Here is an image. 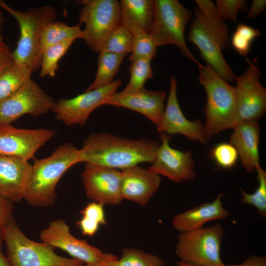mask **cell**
I'll return each instance as SVG.
<instances>
[{
	"label": "cell",
	"instance_id": "cell-24",
	"mask_svg": "<svg viewBox=\"0 0 266 266\" xmlns=\"http://www.w3.org/2000/svg\"><path fill=\"white\" fill-rule=\"evenodd\" d=\"M33 73L27 66L14 61L0 73V101L17 92Z\"/></svg>",
	"mask_w": 266,
	"mask_h": 266
},
{
	"label": "cell",
	"instance_id": "cell-19",
	"mask_svg": "<svg viewBox=\"0 0 266 266\" xmlns=\"http://www.w3.org/2000/svg\"><path fill=\"white\" fill-rule=\"evenodd\" d=\"M120 190L123 199L146 205L158 191L161 177L137 166L121 170Z\"/></svg>",
	"mask_w": 266,
	"mask_h": 266
},
{
	"label": "cell",
	"instance_id": "cell-9",
	"mask_svg": "<svg viewBox=\"0 0 266 266\" xmlns=\"http://www.w3.org/2000/svg\"><path fill=\"white\" fill-rule=\"evenodd\" d=\"M39 237L42 242L65 251L84 264L99 265L118 259L115 255L103 252L86 240L75 237L62 219L51 221L40 232Z\"/></svg>",
	"mask_w": 266,
	"mask_h": 266
},
{
	"label": "cell",
	"instance_id": "cell-44",
	"mask_svg": "<svg viewBox=\"0 0 266 266\" xmlns=\"http://www.w3.org/2000/svg\"><path fill=\"white\" fill-rule=\"evenodd\" d=\"M175 264L177 266H196V265L190 264L183 262L181 261L176 262H175Z\"/></svg>",
	"mask_w": 266,
	"mask_h": 266
},
{
	"label": "cell",
	"instance_id": "cell-3",
	"mask_svg": "<svg viewBox=\"0 0 266 266\" xmlns=\"http://www.w3.org/2000/svg\"><path fill=\"white\" fill-rule=\"evenodd\" d=\"M80 162L78 149L70 143L59 145L48 157L34 160L24 200L34 207H46L53 204L60 179L68 169Z\"/></svg>",
	"mask_w": 266,
	"mask_h": 266
},
{
	"label": "cell",
	"instance_id": "cell-33",
	"mask_svg": "<svg viewBox=\"0 0 266 266\" xmlns=\"http://www.w3.org/2000/svg\"><path fill=\"white\" fill-rule=\"evenodd\" d=\"M257 179L259 182L258 188L252 194L247 193L241 189V201L246 204L254 206L260 216L266 217V172L259 166L256 169Z\"/></svg>",
	"mask_w": 266,
	"mask_h": 266
},
{
	"label": "cell",
	"instance_id": "cell-41",
	"mask_svg": "<svg viewBox=\"0 0 266 266\" xmlns=\"http://www.w3.org/2000/svg\"><path fill=\"white\" fill-rule=\"evenodd\" d=\"M13 61L12 52L7 46L0 52V73Z\"/></svg>",
	"mask_w": 266,
	"mask_h": 266
},
{
	"label": "cell",
	"instance_id": "cell-23",
	"mask_svg": "<svg viewBox=\"0 0 266 266\" xmlns=\"http://www.w3.org/2000/svg\"><path fill=\"white\" fill-rule=\"evenodd\" d=\"M119 3L121 25L132 33L137 31L149 33L153 17L154 0H122Z\"/></svg>",
	"mask_w": 266,
	"mask_h": 266
},
{
	"label": "cell",
	"instance_id": "cell-43",
	"mask_svg": "<svg viewBox=\"0 0 266 266\" xmlns=\"http://www.w3.org/2000/svg\"><path fill=\"white\" fill-rule=\"evenodd\" d=\"M7 46L6 45V44L4 43L2 35L0 33V52L3 49H4L5 48H6Z\"/></svg>",
	"mask_w": 266,
	"mask_h": 266
},
{
	"label": "cell",
	"instance_id": "cell-34",
	"mask_svg": "<svg viewBox=\"0 0 266 266\" xmlns=\"http://www.w3.org/2000/svg\"><path fill=\"white\" fill-rule=\"evenodd\" d=\"M132 34V53L129 60L131 62L139 59L151 61L156 56L157 47L151 35L142 31H137Z\"/></svg>",
	"mask_w": 266,
	"mask_h": 266
},
{
	"label": "cell",
	"instance_id": "cell-20",
	"mask_svg": "<svg viewBox=\"0 0 266 266\" xmlns=\"http://www.w3.org/2000/svg\"><path fill=\"white\" fill-rule=\"evenodd\" d=\"M31 167L26 160L0 155V194L11 202L24 200Z\"/></svg>",
	"mask_w": 266,
	"mask_h": 266
},
{
	"label": "cell",
	"instance_id": "cell-16",
	"mask_svg": "<svg viewBox=\"0 0 266 266\" xmlns=\"http://www.w3.org/2000/svg\"><path fill=\"white\" fill-rule=\"evenodd\" d=\"M195 17L187 36L199 49L200 55L218 74L228 82L234 81L235 75L226 62L217 39L205 26L198 8L195 9Z\"/></svg>",
	"mask_w": 266,
	"mask_h": 266
},
{
	"label": "cell",
	"instance_id": "cell-5",
	"mask_svg": "<svg viewBox=\"0 0 266 266\" xmlns=\"http://www.w3.org/2000/svg\"><path fill=\"white\" fill-rule=\"evenodd\" d=\"M1 238L12 266H79L84 264L56 254L54 248L29 239L13 219L1 225Z\"/></svg>",
	"mask_w": 266,
	"mask_h": 266
},
{
	"label": "cell",
	"instance_id": "cell-29",
	"mask_svg": "<svg viewBox=\"0 0 266 266\" xmlns=\"http://www.w3.org/2000/svg\"><path fill=\"white\" fill-rule=\"evenodd\" d=\"M81 218L77 222L83 235L92 236L97 232L100 226L106 224L103 204L92 201L88 203L80 211Z\"/></svg>",
	"mask_w": 266,
	"mask_h": 266
},
{
	"label": "cell",
	"instance_id": "cell-15",
	"mask_svg": "<svg viewBox=\"0 0 266 266\" xmlns=\"http://www.w3.org/2000/svg\"><path fill=\"white\" fill-rule=\"evenodd\" d=\"M170 138L166 133H160L161 144L158 147L152 166L147 169L176 183L193 180L196 172L191 151L183 152L171 147L169 143Z\"/></svg>",
	"mask_w": 266,
	"mask_h": 266
},
{
	"label": "cell",
	"instance_id": "cell-18",
	"mask_svg": "<svg viewBox=\"0 0 266 266\" xmlns=\"http://www.w3.org/2000/svg\"><path fill=\"white\" fill-rule=\"evenodd\" d=\"M166 97L164 92L150 91L144 88L129 94L116 92L105 101L103 105L134 111L146 117L157 126L165 110Z\"/></svg>",
	"mask_w": 266,
	"mask_h": 266
},
{
	"label": "cell",
	"instance_id": "cell-4",
	"mask_svg": "<svg viewBox=\"0 0 266 266\" xmlns=\"http://www.w3.org/2000/svg\"><path fill=\"white\" fill-rule=\"evenodd\" d=\"M0 8L10 14L20 27V37L12 52L13 61L25 65L34 72L40 66L42 31L47 24L56 19L57 10L52 6L43 5L20 11L12 8L3 0H0Z\"/></svg>",
	"mask_w": 266,
	"mask_h": 266
},
{
	"label": "cell",
	"instance_id": "cell-30",
	"mask_svg": "<svg viewBox=\"0 0 266 266\" xmlns=\"http://www.w3.org/2000/svg\"><path fill=\"white\" fill-rule=\"evenodd\" d=\"M74 40L67 39L53 45L42 53L40 77H54L58 69V63L69 49Z\"/></svg>",
	"mask_w": 266,
	"mask_h": 266
},
{
	"label": "cell",
	"instance_id": "cell-37",
	"mask_svg": "<svg viewBox=\"0 0 266 266\" xmlns=\"http://www.w3.org/2000/svg\"><path fill=\"white\" fill-rule=\"evenodd\" d=\"M246 1L244 0H217L216 8L220 17L233 22L237 21L239 11H246Z\"/></svg>",
	"mask_w": 266,
	"mask_h": 266
},
{
	"label": "cell",
	"instance_id": "cell-39",
	"mask_svg": "<svg viewBox=\"0 0 266 266\" xmlns=\"http://www.w3.org/2000/svg\"><path fill=\"white\" fill-rule=\"evenodd\" d=\"M226 266H266V257L264 256L251 255L241 264Z\"/></svg>",
	"mask_w": 266,
	"mask_h": 266
},
{
	"label": "cell",
	"instance_id": "cell-25",
	"mask_svg": "<svg viewBox=\"0 0 266 266\" xmlns=\"http://www.w3.org/2000/svg\"><path fill=\"white\" fill-rule=\"evenodd\" d=\"M80 23L69 26L61 21H52L43 28L40 39L41 52L49 47L67 39L75 40L83 37Z\"/></svg>",
	"mask_w": 266,
	"mask_h": 266
},
{
	"label": "cell",
	"instance_id": "cell-26",
	"mask_svg": "<svg viewBox=\"0 0 266 266\" xmlns=\"http://www.w3.org/2000/svg\"><path fill=\"white\" fill-rule=\"evenodd\" d=\"M196 2L205 26L215 36L222 50L225 49L229 45V29L219 16L215 4L209 0H196Z\"/></svg>",
	"mask_w": 266,
	"mask_h": 266
},
{
	"label": "cell",
	"instance_id": "cell-10",
	"mask_svg": "<svg viewBox=\"0 0 266 266\" xmlns=\"http://www.w3.org/2000/svg\"><path fill=\"white\" fill-rule=\"evenodd\" d=\"M56 101L31 78L0 101V124H10L22 115L38 117L52 111Z\"/></svg>",
	"mask_w": 266,
	"mask_h": 266
},
{
	"label": "cell",
	"instance_id": "cell-32",
	"mask_svg": "<svg viewBox=\"0 0 266 266\" xmlns=\"http://www.w3.org/2000/svg\"><path fill=\"white\" fill-rule=\"evenodd\" d=\"M133 40L132 33L120 25L107 37L100 52L126 55L132 51Z\"/></svg>",
	"mask_w": 266,
	"mask_h": 266
},
{
	"label": "cell",
	"instance_id": "cell-46",
	"mask_svg": "<svg viewBox=\"0 0 266 266\" xmlns=\"http://www.w3.org/2000/svg\"><path fill=\"white\" fill-rule=\"evenodd\" d=\"M79 266H103L100 264L99 265H86V264H82L79 265Z\"/></svg>",
	"mask_w": 266,
	"mask_h": 266
},
{
	"label": "cell",
	"instance_id": "cell-45",
	"mask_svg": "<svg viewBox=\"0 0 266 266\" xmlns=\"http://www.w3.org/2000/svg\"><path fill=\"white\" fill-rule=\"evenodd\" d=\"M4 23V18L2 16L1 11L0 10V31H1L2 25Z\"/></svg>",
	"mask_w": 266,
	"mask_h": 266
},
{
	"label": "cell",
	"instance_id": "cell-8",
	"mask_svg": "<svg viewBox=\"0 0 266 266\" xmlns=\"http://www.w3.org/2000/svg\"><path fill=\"white\" fill-rule=\"evenodd\" d=\"M79 14L83 23V37L87 45L99 52L107 37L121 25L120 3L116 0H83Z\"/></svg>",
	"mask_w": 266,
	"mask_h": 266
},
{
	"label": "cell",
	"instance_id": "cell-47",
	"mask_svg": "<svg viewBox=\"0 0 266 266\" xmlns=\"http://www.w3.org/2000/svg\"><path fill=\"white\" fill-rule=\"evenodd\" d=\"M1 238V224L0 223V240Z\"/></svg>",
	"mask_w": 266,
	"mask_h": 266
},
{
	"label": "cell",
	"instance_id": "cell-36",
	"mask_svg": "<svg viewBox=\"0 0 266 266\" xmlns=\"http://www.w3.org/2000/svg\"><path fill=\"white\" fill-rule=\"evenodd\" d=\"M210 157L220 167L230 169L236 164L238 154L235 147L230 143L221 142L212 148L210 152Z\"/></svg>",
	"mask_w": 266,
	"mask_h": 266
},
{
	"label": "cell",
	"instance_id": "cell-27",
	"mask_svg": "<svg viewBox=\"0 0 266 266\" xmlns=\"http://www.w3.org/2000/svg\"><path fill=\"white\" fill-rule=\"evenodd\" d=\"M125 56L109 52H100L95 78L85 91L102 88L112 83Z\"/></svg>",
	"mask_w": 266,
	"mask_h": 266
},
{
	"label": "cell",
	"instance_id": "cell-21",
	"mask_svg": "<svg viewBox=\"0 0 266 266\" xmlns=\"http://www.w3.org/2000/svg\"><path fill=\"white\" fill-rule=\"evenodd\" d=\"M230 142L236 149L242 166L247 173L260 166L259 154L260 126L257 120L239 122L233 128Z\"/></svg>",
	"mask_w": 266,
	"mask_h": 266
},
{
	"label": "cell",
	"instance_id": "cell-12",
	"mask_svg": "<svg viewBox=\"0 0 266 266\" xmlns=\"http://www.w3.org/2000/svg\"><path fill=\"white\" fill-rule=\"evenodd\" d=\"M249 66L242 74L234 76L239 121L258 120L266 110V90L260 82L258 66L248 59Z\"/></svg>",
	"mask_w": 266,
	"mask_h": 266
},
{
	"label": "cell",
	"instance_id": "cell-17",
	"mask_svg": "<svg viewBox=\"0 0 266 266\" xmlns=\"http://www.w3.org/2000/svg\"><path fill=\"white\" fill-rule=\"evenodd\" d=\"M157 131L168 135L182 134L193 141L206 144L203 124L200 121H191L184 115L179 106L177 96V81L170 78L169 95L162 119L157 126Z\"/></svg>",
	"mask_w": 266,
	"mask_h": 266
},
{
	"label": "cell",
	"instance_id": "cell-38",
	"mask_svg": "<svg viewBox=\"0 0 266 266\" xmlns=\"http://www.w3.org/2000/svg\"><path fill=\"white\" fill-rule=\"evenodd\" d=\"M13 210L11 202L0 194V223L1 225L13 219Z\"/></svg>",
	"mask_w": 266,
	"mask_h": 266
},
{
	"label": "cell",
	"instance_id": "cell-13",
	"mask_svg": "<svg viewBox=\"0 0 266 266\" xmlns=\"http://www.w3.org/2000/svg\"><path fill=\"white\" fill-rule=\"evenodd\" d=\"M55 134L50 129H24L0 124V155L29 161Z\"/></svg>",
	"mask_w": 266,
	"mask_h": 266
},
{
	"label": "cell",
	"instance_id": "cell-6",
	"mask_svg": "<svg viewBox=\"0 0 266 266\" xmlns=\"http://www.w3.org/2000/svg\"><path fill=\"white\" fill-rule=\"evenodd\" d=\"M192 15L191 10L177 0H154L149 34L157 47L174 44L184 56L198 65L200 63L189 50L185 39V28Z\"/></svg>",
	"mask_w": 266,
	"mask_h": 266
},
{
	"label": "cell",
	"instance_id": "cell-7",
	"mask_svg": "<svg viewBox=\"0 0 266 266\" xmlns=\"http://www.w3.org/2000/svg\"><path fill=\"white\" fill-rule=\"evenodd\" d=\"M224 230L220 224L179 232L175 254L180 261L199 266H226L221 258Z\"/></svg>",
	"mask_w": 266,
	"mask_h": 266
},
{
	"label": "cell",
	"instance_id": "cell-42",
	"mask_svg": "<svg viewBox=\"0 0 266 266\" xmlns=\"http://www.w3.org/2000/svg\"><path fill=\"white\" fill-rule=\"evenodd\" d=\"M2 240H0V266H12L7 256H5L2 251Z\"/></svg>",
	"mask_w": 266,
	"mask_h": 266
},
{
	"label": "cell",
	"instance_id": "cell-1",
	"mask_svg": "<svg viewBox=\"0 0 266 266\" xmlns=\"http://www.w3.org/2000/svg\"><path fill=\"white\" fill-rule=\"evenodd\" d=\"M159 146L157 141L147 138L131 139L109 133H94L83 141L78 156L80 162L122 170L140 163H152Z\"/></svg>",
	"mask_w": 266,
	"mask_h": 266
},
{
	"label": "cell",
	"instance_id": "cell-40",
	"mask_svg": "<svg viewBox=\"0 0 266 266\" xmlns=\"http://www.w3.org/2000/svg\"><path fill=\"white\" fill-rule=\"evenodd\" d=\"M266 6L265 0H253L248 13V17L254 18L264 11Z\"/></svg>",
	"mask_w": 266,
	"mask_h": 266
},
{
	"label": "cell",
	"instance_id": "cell-28",
	"mask_svg": "<svg viewBox=\"0 0 266 266\" xmlns=\"http://www.w3.org/2000/svg\"><path fill=\"white\" fill-rule=\"evenodd\" d=\"M164 261L158 256L134 248H124L120 259L100 264L103 266H163Z\"/></svg>",
	"mask_w": 266,
	"mask_h": 266
},
{
	"label": "cell",
	"instance_id": "cell-14",
	"mask_svg": "<svg viewBox=\"0 0 266 266\" xmlns=\"http://www.w3.org/2000/svg\"><path fill=\"white\" fill-rule=\"evenodd\" d=\"M121 175L117 169L86 163L81 179L87 197L103 205L120 204Z\"/></svg>",
	"mask_w": 266,
	"mask_h": 266
},
{
	"label": "cell",
	"instance_id": "cell-11",
	"mask_svg": "<svg viewBox=\"0 0 266 266\" xmlns=\"http://www.w3.org/2000/svg\"><path fill=\"white\" fill-rule=\"evenodd\" d=\"M122 83L120 79L111 84L84 93L71 99L56 101L52 111L57 120L67 126L84 125L90 114L97 107L102 105L110 96L116 92Z\"/></svg>",
	"mask_w": 266,
	"mask_h": 266
},
{
	"label": "cell",
	"instance_id": "cell-22",
	"mask_svg": "<svg viewBox=\"0 0 266 266\" xmlns=\"http://www.w3.org/2000/svg\"><path fill=\"white\" fill-rule=\"evenodd\" d=\"M223 197L221 193L212 202L177 214L172 220L173 227L179 232H188L202 228L208 222L226 219L230 212L223 205Z\"/></svg>",
	"mask_w": 266,
	"mask_h": 266
},
{
	"label": "cell",
	"instance_id": "cell-35",
	"mask_svg": "<svg viewBox=\"0 0 266 266\" xmlns=\"http://www.w3.org/2000/svg\"><path fill=\"white\" fill-rule=\"evenodd\" d=\"M260 35L261 33L258 30L244 24L239 23L232 35L231 42L239 54L246 56L252 41Z\"/></svg>",
	"mask_w": 266,
	"mask_h": 266
},
{
	"label": "cell",
	"instance_id": "cell-31",
	"mask_svg": "<svg viewBox=\"0 0 266 266\" xmlns=\"http://www.w3.org/2000/svg\"><path fill=\"white\" fill-rule=\"evenodd\" d=\"M150 62L149 59H139L132 62L129 68L130 79L121 93H131L145 88L146 81L153 76Z\"/></svg>",
	"mask_w": 266,
	"mask_h": 266
},
{
	"label": "cell",
	"instance_id": "cell-2",
	"mask_svg": "<svg viewBox=\"0 0 266 266\" xmlns=\"http://www.w3.org/2000/svg\"><path fill=\"white\" fill-rule=\"evenodd\" d=\"M198 79L206 92L203 108L206 121L204 134L208 140L213 135L233 129L240 122L235 87L218 74L209 65L199 64Z\"/></svg>",
	"mask_w": 266,
	"mask_h": 266
}]
</instances>
